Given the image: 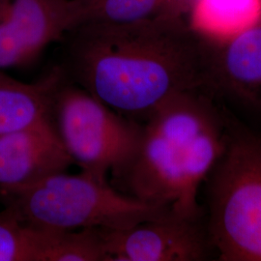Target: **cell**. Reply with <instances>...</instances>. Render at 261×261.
<instances>
[{
  "mask_svg": "<svg viewBox=\"0 0 261 261\" xmlns=\"http://www.w3.org/2000/svg\"><path fill=\"white\" fill-rule=\"evenodd\" d=\"M185 13L133 21H89L69 30L56 67L123 115L146 119L176 94L208 88L211 39Z\"/></svg>",
  "mask_w": 261,
  "mask_h": 261,
  "instance_id": "1",
  "label": "cell"
},
{
  "mask_svg": "<svg viewBox=\"0 0 261 261\" xmlns=\"http://www.w3.org/2000/svg\"><path fill=\"white\" fill-rule=\"evenodd\" d=\"M200 88L176 94L142 124L140 146L130 164L113 175L116 189L186 217H202L197 196L224 153L227 124Z\"/></svg>",
  "mask_w": 261,
  "mask_h": 261,
  "instance_id": "2",
  "label": "cell"
},
{
  "mask_svg": "<svg viewBox=\"0 0 261 261\" xmlns=\"http://www.w3.org/2000/svg\"><path fill=\"white\" fill-rule=\"evenodd\" d=\"M66 172L28 186L0 189L5 208L25 224L62 230L125 229L171 209L141 201L83 171Z\"/></svg>",
  "mask_w": 261,
  "mask_h": 261,
  "instance_id": "3",
  "label": "cell"
},
{
  "mask_svg": "<svg viewBox=\"0 0 261 261\" xmlns=\"http://www.w3.org/2000/svg\"><path fill=\"white\" fill-rule=\"evenodd\" d=\"M206 227L219 260L261 261V137L227 124L206 178Z\"/></svg>",
  "mask_w": 261,
  "mask_h": 261,
  "instance_id": "4",
  "label": "cell"
},
{
  "mask_svg": "<svg viewBox=\"0 0 261 261\" xmlns=\"http://www.w3.org/2000/svg\"><path fill=\"white\" fill-rule=\"evenodd\" d=\"M47 118L73 164L94 177L119 173L140 146L142 124L67 80L55 66Z\"/></svg>",
  "mask_w": 261,
  "mask_h": 261,
  "instance_id": "5",
  "label": "cell"
},
{
  "mask_svg": "<svg viewBox=\"0 0 261 261\" xmlns=\"http://www.w3.org/2000/svg\"><path fill=\"white\" fill-rule=\"evenodd\" d=\"M99 231L107 261H203L216 255L203 216L171 209L129 228Z\"/></svg>",
  "mask_w": 261,
  "mask_h": 261,
  "instance_id": "6",
  "label": "cell"
},
{
  "mask_svg": "<svg viewBox=\"0 0 261 261\" xmlns=\"http://www.w3.org/2000/svg\"><path fill=\"white\" fill-rule=\"evenodd\" d=\"M73 28L72 0H0V70L34 62Z\"/></svg>",
  "mask_w": 261,
  "mask_h": 261,
  "instance_id": "7",
  "label": "cell"
},
{
  "mask_svg": "<svg viewBox=\"0 0 261 261\" xmlns=\"http://www.w3.org/2000/svg\"><path fill=\"white\" fill-rule=\"evenodd\" d=\"M210 39V91L261 111V14L252 24L231 36Z\"/></svg>",
  "mask_w": 261,
  "mask_h": 261,
  "instance_id": "8",
  "label": "cell"
},
{
  "mask_svg": "<svg viewBox=\"0 0 261 261\" xmlns=\"http://www.w3.org/2000/svg\"><path fill=\"white\" fill-rule=\"evenodd\" d=\"M73 164L49 122L0 134V189L34 184Z\"/></svg>",
  "mask_w": 261,
  "mask_h": 261,
  "instance_id": "9",
  "label": "cell"
},
{
  "mask_svg": "<svg viewBox=\"0 0 261 261\" xmlns=\"http://www.w3.org/2000/svg\"><path fill=\"white\" fill-rule=\"evenodd\" d=\"M55 79L54 68L35 84L21 83L0 70V134L48 121V103Z\"/></svg>",
  "mask_w": 261,
  "mask_h": 261,
  "instance_id": "10",
  "label": "cell"
},
{
  "mask_svg": "<svg viewBox=\"0 0 261 261\" xmlns=\"http://www.w3.org/2000/svg\"><path fill=\"white\" fill-rule=\"evenodd\" d=\"M188 21L199 33L228 37L252 24L261 14V0H191Z\"/></svg>",
  "mask_w": 261,
  "mask_h": 261,
  "instance_id": "11",
  "label": "cell"
},
{
  "mask_svg": "<svg viewBox=\"0 0 261 261\" xmlns=\"http://www.w3.org/2000/svg\"><path fill=\"white\" fill-rule=\"evenodd\" d=\"M191 0H72L74 28L89 21H133L186 13Z\"/></svg>",
  "mask_w": 261,
  "mask_h": 261,
  "instance_id": "12",
  "label": "cell"
},
{
  "mask_svg": "<svg viewBox=\"0 0 261 261\" xmlns=\"http://www.w3.org/2000/svg\"><path fill=\"white\" fill-rule=\"evenodd\" d=\"M41 228L38 261H107L99 228Z\"/></svg>",
  "mask_w": 261,
  "mask_h": 261,
  "instance_id": "13",
  "label": "cell"
},
{
  "mask_svg": "<svg viewBox=\"0 0 261 261\" xmlns=\"http://www.w3.org/2000/svg\"><path fill=\"white\" fill-rule=\"evenodd\" d=\"M39 227L23 223L8 208L0 212V261H37Z\"/></svg>",
  "mask_w": 261,
  "mask_h": 261,
  "instance_id": "14",
  "label": "cell"
}]
</instances>
